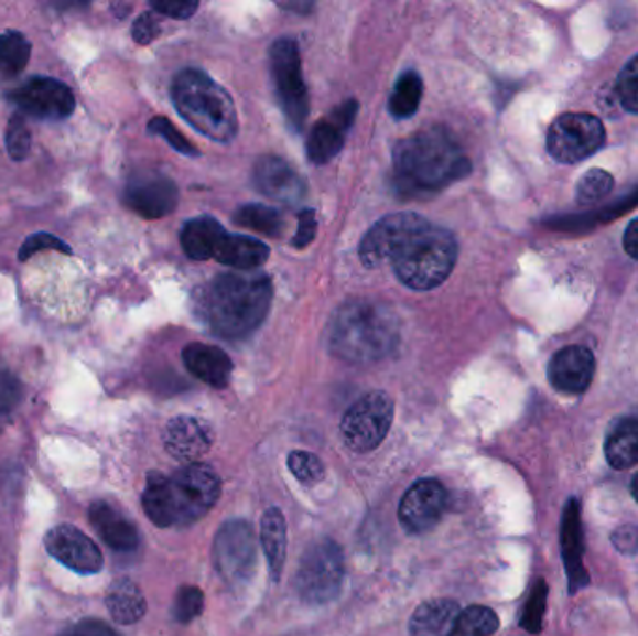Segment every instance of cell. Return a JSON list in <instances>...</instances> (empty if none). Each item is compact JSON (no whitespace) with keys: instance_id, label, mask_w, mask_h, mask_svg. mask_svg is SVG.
Masks as SVG:
<instances>
[{"instance_id":"obj_27","label":"cell","mask_w":638,"mask_h":636,"mask_svg":"<svg viewBox=\"0 0 638 636\" xmlns=\"http://www.w3.org/2000/svg\"><path fill=\"white\" fill-rule=\"evenodd\" d=\"M260 541L263 554L268 558L269 571L279 581L286 562L288 530L286 519L279 508H269L260 522Z\"/></svg>"},{"instance_id":"obj_34","label":"cell","mask_w":638,"mask_h":636,"mask_svg":"<svg viewBox=\"0 0 638 636\" xmlns=\"http://www.w3.org/2000/svg\"><path fill=\"white\" fill-rule=\"evenodd\" d=\"M613 187L614 177L608 174L607 170L590 169L577 182L575 201L578 206H592L610 194Z\"/></svg>"},{"instance_id":"obj_37","label":"cell","mask_w":638,"mask_h":636,"mask_svg":"<svg viewBox=\"0 0 638 636\" xmlns=\"http://www.w3.org/2000/svg\"><path fill=\"white\" fill-rule=\"evenodd\" d=\"M549 589L545 581H538L532 589L527 605H525L523 616H521V627L529 630L530 635H538L543 624L545 608H548Z\"/></svg>"},{"instance_id":"obj_46","label":"cell","mask_w":638,"mask_h":636,"mask_svg":"<svg viewBox=\"0 0 638 636\" xmlns=\"http://www.w3.org/2000/svg\"><path fill=\"white\" fill-rule=\"evenodd\" d=\"M610 540L621 554H637L638 527L626 525V527L616 528Z\"/></svg>"},{"instance_id":"obj_40","label":"cell","mask_w":638,"mask_h":636,"mask_svg":"<svg viewBox=\"0 0 638 636\" xmlns=\"http://www.w3.org/2000/svg\"><path fill=\"white\" fill-rule=\"evenodd\" d=\"M148 131L166 140L176 152L183 153V155H187V158H198V155H201L195 144H191V142L177 131L176 126H174L171 120L163 118V116L153 118V120L148 123Z\"/></svg>"},{"instance_id":"obj_23","label":"cell","mask_w":638,"mask_h":636,"mask_svg":"<svg viewBox=\"0 0 638 636\" xmlns=\"http://www.w3.org/2000/svg\"><path fill=\"white\" fill-rule=\"evenodd\" d=\"M91 527L96 528L99 538L118 552H131L139 547V532L128 517L112 508L109 503L98 500L88 511Z\"/></svg>"},{"instance_id":"obj_17","label":"cell","mask_w":638,"mask_h":636,"mask_svg":"<svg viewBox=\"0 0 638 636\" xmlns=\"http://www.w3.org/2000/svg\"><path fill=\"white\" fill-rule=\"evenodd\" d=\"M252 180L260 193L280 204H299L306 194L304 177L293 169L292 164L277 155H263L258 159L252 172Z\"/></svg>"},{"instance_id":"obj_28","label":"cell","mask_w":638,"mask_h":636,"mask_svg":"<svg viewBox=\"0 0 638 636\" xmlns=\"http://www.w3.org/2000/svg\"><path fill=\"white\" fill-rule=\"evenodd\" d=\"M107 608L118 624L133 625L144 618L147 600L133 581L118 579L107 592Z\"/></svg>"},{"instance_id":"obj_13","label":"cell","mask_w":638,"mask_h":636,"mask_svg":"<svg viewBox=\"0 0 638 636\" xmlns=\"http://www.w3.org/2000/svg\"><path fill=\"white\" fill-rule=\"evenodd\" d=\"M176 183L158 170H139L123 188V202L142 218H163L177 206Z\"/></svg>"},{"instance_id":"obj_3","label":"cell","mask_w":638,"mask_h":636,"mask_svg":"<svg viewBox=\"0 0 638 636\" xmlns=\"http://www.w3.org/2000/svg\"><path fill=\"white\" fill-rule=\"evenodd\" d=\"M220 485L217 471L204 463L185 465L172 476L150 473L142 493V508L158 527H191L217 504Z\"/></svg>"},{"instance_id":"obj_26","label":"cell","mask_w":638,"mask_h":636,"mask_svg":"<svg viewBox=\"0 0 638 636\" xmlns=\"http://www.w3.org/2000/svg\"><path fill=\"white\" fill-rule=\"evenodd\" d=\"M215 260L236 271H256L269 260V247L252 237L228 234Z\"/></svg>"},{"instance_id":"obj_6","label":"cell","mask_w":638,"mask_h":636,"mask_svg":"<svg viewBox=\"0 0 638 636\" xmlns=\"http://www.w3.org/2000/svg\"><path fill=\"white\" fill-rule=\"evenodd\" d=\"M456 261L454 234L425 220L403 241L390 263L401 284L414 291H430L451 277Z\"/></svg>"},{"instance_id":"obj_15","label":"cell","mask_w":638,"mask_h":636,"mask_svg":"<svg viewBox=\"0 0 638 636\" xmlns=\"http://www.w3.org/2000/svg\"><path fill=\"white\" fill-rule=\"evenodd\" d=\"M424 223V217L409 212L390 213L377 220L360 241V261L370 269L392 261L403 241Z\"/></svg>"},{"instance_id":"obj_39","label":"cell","mask_w":638,"mask_h":636,"mask_svg":"<svg viewBox=\"0 0 638 636\" xmlns=\"http://www.w3.org/2000/svg\"><path fill=\"white\" fill-rule=\"evenodd\" d=\"M616 96L627 112L638 115V55L621 69L616 83Z\"/></svg>"},{"instance_id":"obj_30","label":"cell","mask_w":638,"mask_h":636,"mask_svg":"<svg viewBox=\"0 0 638 636\" xmlns=\"http://www.w3.org/2000/svg\"><path fill=\"white\" fill-rule=\"evenodd\" d=\"M234 223L247 228V230L258 231L263 236L279 237L286 228L284 215L274 207L263 206V204H247L239 207L234 213Z\"/></svg>"},{"instance_id":"obj_29","label":"cell","mask_w":638,"mask_h":636,"mask_svg":"<svg viewBox=\"0 0 638 636\" xmlns=\"http://www.w3.org/2000/svg\"><path fill=\"white\" fill-rule=\"evenodd\" d=\"M605 455L608 465L616 471L638 465V419L621 420L620 424L614 425L605 441Z\"/></svg>"},{"instance_id":"obj_32","label":"cell","mask_w":638,"mask_h":636,"mask_svg":"<svg viewBox=\"0 0 638 636\" xmlns=\"http://www.w3.org/2000/svg\"><path fill=\"white\" fill-rule=\"evenodd\" d=\"M422 94H424V83L420 79L419 73H403L398 83H396L392 96H390V115L398 118V120L411 118L419 110Z\"/></svg>"},{"instance_id":"obj_24","label":"cell","mask_w":638,"mask_h":636,"mask_svg":"<svg viewBox=\"0 0 638 636\" xmlns=\"http://www.w3.org/2000/svg\"><path fill=\"white\" fill-rule=\"evenodd\" d=\"M228 231L213 217L191 218L183 226L182 249L191 260H212L219 252Z\"/></svg>"},{"instance_id":"obj_16","label":"cell","mask_w":638,"mask_h":636,"mask_svg":"<svg viewBox=\"0 0 638 636\" xmlns=\"http://www.w3.org/2000/svg\"><path fill=\"white\" fill-rule=\"evenodd\" d=\"M45 549L67 570L94 575L104 570V554L83 530L74 525H58L45 536Z\"/></svg>"},{"instance_id":"obj_4","label":"cell","mask_w":638,"mask_h":636,"mask_svg":"<svg viewBox=\"0 0 638 636\" xmlns=\"http://www.w3.org/2000/svg\"><path fill=\"white\" fill-rule=\"evenodd\" d=\"M401 323L394 310L377 301L357 299L336 312L328 331V347L349 364L383 360L400 344Z\"/></svg>"},{"instance_id":"obj_12","label":"cell","mask_w":638,"mask_h":636,"mask_svg":"<svg viewBox=\"0 0 638 636\" xmlns=\"http://www.w3.org/2000/svg\"><path fill=\"white\" fill-rule=\"evenodd\" d=\"M8 99L18 105L21 115L40 120H66L75 110L74 91L66 83L53 77H32L10 91Z\"/></svg>"},{"instance_id":"obj_47","label":"cell","mask_w":638,"mask_h":636,"mask_svg":"<svg viewBox=\"0 0 638 636\" xmlns=\"http://www.w3.org/2000/svg\"><path fill=\"white\" fill-rule=\"evenodd\" d=\"M152 8L161 15L174 19H188L198 10V2H152Z\"/></svg>"},{"instance_id":"obj_8","label":"cell","mask_w":638,"mask_h":636,"mask_svg":"<svg viewBox=\"0 0 638 636\" xmlns=\"http://www.w3.org/2000/svg\"><path fill=\"white\" fill-rule=\"evenodd\" d=\"M394 422V401L387 392L374 390L347 409L342 419V436L347 449L366 454L376 450L389 435Z\"/></svg>"},{"instance_id":"obj_5","label":"cell","mask_w":638,"mask_h":636,"mask_svg":"<svg viewBox=\"0 0 638 636\" xmlns=\"http://www.w3.org/2000/svg\"><path fill=\"white\" fill-rule=\"evenodd\" d=\"M172 101L198 133L228 144L238 134V110L230 94L206 73L187 67L172 80Z\"/></svg>"},{"instance_id":"obj_1","label":"cell","mask_w":638,"mask_h":636,"mask_svg":"<svg viewBox=\"0 0 638 636\" xmlns=\"http://www.w3.org/2000/svg\"><path fill=\"white\" fill-rule=\"evenodd\" d=\"M394 187L409 198L437 194L471 172V159L448 129H420L400 140L392 153Z\"/></svg>"},{"instance_id":"obj_43","label":"cell","mask_w":638,"mask_h":636,"mask_svg":"<svg viewBox=\"0 0 638 636\" xmlns=\"http://www.w3.org/2000/svg\"><path fill=\"white\" fill-rule=\"evenodd\" d=\"M131 36L139 45H148L159 36V23L153 13H142L133 23L131 29Z\"/></svg>"},{"instance_id":"obj_38","label":"cell","mask_w":638,"mask_h":636,"mask_svg":"<svg viewBox=\"0 0 638 636\" xmlns=\"http://www.w3.org/2000/svg\"><path fill=\"white\" fill-rule=\"evenodd\" d=\"M204 611V592L196 586H182L174 600L172 614L180 624H191Z\"/></svg>"},{"instance_id":"obj_31","label":"cell","mask_w":638,"mask_h":636,"mask_svg":"<svg viewBox=\"0 0 638 636\" xmlns=\"http://www.w3.org/2000/svg\"><path fill=\"white\" fill-rule=\"evenodd\" d=\"M32 45L25 34L7 31L0 34V77H15L29 66Z\"/></svg>"},{"instance_id":"obj_14","label":"cell","mask_w":638,"mask_h":636,"mask_svg":"<svg viewBox=\"0 0 638 636\" xmlns=\"http://www.w3.org/2000/svg\"><path fill=\"white\" fill-rule=\"evenodd\" d=\"M448 492L439 479H419L403 495L398 509L401 527L409 533L430 532L443 519Z\"/></svg>"},{"instance_id":"obj_33","label":"cell","mask_w":638,"mask_h":636,"mask_svg":"<svg viewBox=\"0 0 638 636\" xmlns=\"http://www.w3.org/2000/svg\"><path fill=\"white\" fill-rule=\"evenodd\" d=\"M500 619L487 606L473 605L457 616L452 636H493L499 630Z\"/></svg>"},{"instance_id":"obj_36","label":"cell","mask_w":638,"mask_h":636,"mask_svg":"<svg viewBox=\"0 0 638 636\" xmlns=\"http://www.w3.org/2000/svg\"><path fill=\"white\" fill-rule=\"evenodd\" d=\"M288 468L303 485L317 484L325 476L323 461L317 455L303 452V450H295L288 455Z\"/></svg>"},{"instance_id":"obj_7","label":"cell","mask_w":638,"mask_h":636,"mask_svg":"<svg viewBox=\"0 0 638 636\" xmlns=\"http://www.w3.org/2000/svg\"><path fill=\"white\" fill-rule=\"evenodd\" d=\"M346 579L344 552L336 541L323 540L312 543L299 562L295 589L301 600L311 605H325L340 594Z\"/></svg>"},{"instance_id":"obj_21","label":"cell","mask_w":638,"mask_h":636,"mask_svg":"<svg viewBox=\"0 0 638 636\" xmlns=\"http://www.w3.org/2000/svg\"><path fill=\"white\" fill-rule=\"evenodd\" d=\"M562 557H564L565 571L570 590L575 594L588 584V573L584 570L583 554V522H581V506L577 498H572L564 508L562 517Z\"/></svg>"},{"instance_id":"obj_10","label":"cell","mask_w":638,"mask_h":636,"mask_svg":"<svg viewBox=\"0 0 638 636\" xmlns=\"http://www.w3.org/2000/svg\"><path fill=\"white\" fill-rule=\"evenodd\" d=\"M269 61L280 107L284 110L290 126L295 131H301L309 118L311 101L303 80L298 43L293 42L292 37H280L271 45Z\"/></svg>"},{"instance_id":"obj_48","label":"cell","mask_w":638,"mask_h":636,"mask_svg":"<svg viewBox=\"0 0 638 636\" xmlns=\"http://www.w3.org/2000/svg\"><path fill=\"white\" fill-rule=\"evenodd\" d=\"M624 249H626L627 255L638 260V218L631 220L626 228V234H624Z\"/></svg>"},{"instance_id":"obj_11","label":"cell","mask_w":638,"mask_h":636,"mask_svg":"<svg viewBox=\"0 0 638 636\" xmlns=\"http://www.w3.org/2000/svg\"><path fill=\"white\" fill-rule=\"evenodd\" d=\"M607 131L597 116L567 112L556 118L548 131V150L562 164L581 163L602 150Z\"/></svg>"},{"instance_id":"obj_20","label":"cell","mask_w":638,"mask_h":636,"mask_svg":"<svg viewBox=\"0 0 638 636\" xmlns=\"http://www.w3.org/2000/svg\"><path fill=\"white\" fill-rule=\"evenodd\" d=\"M549 381L564 395H583L596 374V358L588 347L567 346L549 363Z\"/></svg>"},{"instance_id":"obj_42","label":"cell","mask_w":638,"mask_h":636,"mask_svg":"<svg viewBox=\"0 0 638 636\" xmlns=\"http://www.w3.org/2000/svg\"><path fill=\"white\" fill-rule=\"evenodd\" d=\"M23 398V387L18 377L10 371H0V411L10 412Z\"/></svg>"},{"instance_id":"obj_22","label":"cell","mask_w":638,"mask_h":636,"mask_svg":"<svg viewBox=\"0 0 638 636\" xmlns=\"http://www.w3.org/2000/svg\"><path fill=\"white\" fill-rule=\"evenodd\" d=\"M183 364L191 376L213 388H226L230 382L234 363L220 347L207 344H188L183 349Z\"/></svg>"},{"instance_id":"obj_44","label":"cell","mask_w":638,"mask_h":636,"mask_svg":"<svg viewBox=\"0 0 638 636\" xmlns=\"http://www.w3.org/2000/svg\"><path fill=\"white\" fill-rule=\"evenodd\" d=\"M317 230V218L314 209H304L301 215H299V226L298 234L293 237V247L298 249H303L312 239L316 237Z\"/></svg>"},{"instance_id":"obj_2","label":"cell","mask_w":638,"mask_h":636,"mask_svg":"<svg viewBox=\"0 0 638 636\" xmlns=\"http://www.w3.org/2000/svg\"><path fill=\"white\" fill-rule=\"evenodd\" d=\"M271 301L273 284L268 274L260 271L223 273L202 291V322L220 338H245L268 317Z\"/></svg>"},{"instance_id":"obj_18","label":"cell","mask_w":638,"mask_h":636,"mask_svg":"<svg viewBox=\"0 0 638 636\" xmlns=\"http://www.w3.org/2000/svg\"><path fill=\"white\" fill-rule=\"evenodd\" d=\"M212 425L195 417H176L164 428V450L183 465L201 463L202 455L212 450Z\"/></svg>"},{"instance_id":"obj_25","label":"cell","mask_w":638,"mask_h":636,"mask_svg":"<svg viewBox=\"0 0 638 636\" xmlns=\"http://www.w3.org/2000/svg\"><path fill=\"white\" fill-rule=\"evenodd\" d=\"M459 613L462 608L456 601H424L409 619V635L452 636Z\"/></svg>"},{"instance_id":"obj_19","label":"cell","mask_w":638,"mask_h":636,"mask_svg":"<svg viewBox=\"0 0 638 636\" xmlns=\"http://www.w3.org/2000/svg\"><path fill=\"white\" fill-rule=\"evenodd\" d=\"M359 104L352 99L333 110L325 120L317 121L306 140V153L314 164H325L335 159L344 148L346 133L357 116Z\"/></svg>"},{"instance_id":"obj_49","label":"cell","mask_w":638,"mask_h":636,"mask_svg":"<svg viewBox=\"0 0 638 636\" xmlns=\"http://www.w3.org/2000/svg\"><path fill=\"white\" fill-rule=\"evenodd\" d=\"M631 493L635 500L638 503V474H635V478L631 482Z\"/></svg>"},{"instance_id":"obj_45","label":"cell","mask_w":638,"mask_h":636,"mask_svg":"<svg viewBox=\"0 0 638 636\" xmlns=\"http://www.w3.org/2000/svg\"><path fill=\"white\" fill-rule=\"evenodd\" d=\"M61 636H120L110 625L99 619H83L79 624L67 627Z\"/></svg>"},{"instance_id":"obj_50","label":"cell","mask_w":638,"mask_h":636,"mask_svg":"<svg viewBox=\"0 0 638 636\" xmlns=\"http://www.w3.org/2000/svg\"><path fill=\"white\" fill-rule=\"evenodd\" d=\"M4 422H7V412L0 411V431L4 428Z\"/></svg>"},{"instance_id":"obj_35","label":"cell","mask_w":638,"mask_h":636,"mask_svg":"<svg viewBox=\"0 0 638 636\" xmlns=\"http://www.w3.org/2000/svg\"><path fill=\"white\" fill-rule=\"evenodd\" d=\"M32 134L31 129L26 126L25 116L21 112L15 115L8 121L7 128V150L8 155L13 161H25L31 153Z\"/></svg>"},{"instance_id":"obj_9","label":"cell","mask_w":638,"mask_h":636,"mask_svg":"<svg viewBox=\"0 0 638 636\" xmlns=\"http://www.w3.org/2000/svg\"><path fill=\"white\" fill-rule=\"evenodd\" d=\"M213 564L228 586H244L258 568V538L244 519H234L219 528L213 540Z\"/></svg>"},{"instance_id":"obj_41","label":"cell","mask_w":638,"mask_h":636,"mask_svg":"<svg viewBox=\"0 0 638 636\" xmlns=\"http://www.w3.org/2000/svg\"><path fill=\"white\" fill-rule=\"evenodd\" d=\"M40 250H56V252L67 256L74 252L67 242L62 241L61 237L47 234V231H40V234L26 237L25 242L19 249V260H31L32 256L37 255Z\"/></svg>"}]
</instances>
